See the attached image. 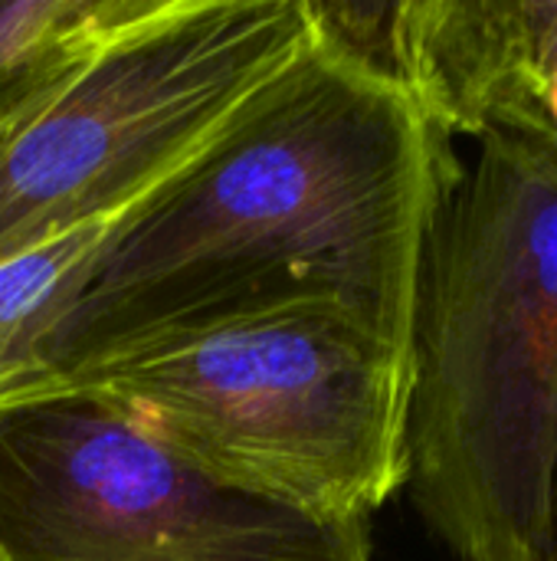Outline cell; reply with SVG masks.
<instances>
[{"instance_id":"obj_1","label":"cell","mask_w":557,"mask_h":561,"mask_svg":"<svg viewBox=\"0 0 557 561\" xmlns=\"http://www.w3.org/2000/svg\"><path fill=\"white\" fill-rule=\"evenodd\" d=\"M460 174L453 138L394 82L309 36L108 220L16 398L302 302L410 352L427 237Z\"/></svg>"},{"instance_id":"obj_2","label":"cell","mask_w":557,"mask_h":561,"mask_svg":"<svg viewBox=\"0 0 557 561\" xmlns=\"http://www.w3.org/2000/svg\"><path fill=\"white\" fill-rule=\"evenodd\" d=\"M557 158L479 138L427 237L404 490L456 561H552Z\"/></svg>"},{"instance_id":"obj_3","label":"cell","mask_w":557,"mask_h":561,"mask_svg":"<svg viewBox=\"0 0 557 561\" xmlns=\"http://www.w3.org/2000/svg\"><path fill=\"white\" fill-rule=\"evenodd\" d=\"M53 388L89 391L217 480L309 516L368 523L404 490L410 352L332 302L138 348Z\"/></svg>"},{"instance_id":"obj_4","label":"cell","mask_w":557,"mask_h":561,"mask_svg":"<svg viewBox=\"0 0 557 561\" xmlns=\"http://www.w3.org/2000/svg\"><path fill=\"white\" fill-rule=\"evenodd\" d=\"M305 39L302 0H171L0 131V266L118 217Z\"/></svg>"},{"instance_id":"obj_5","label":"cell","mask_w":557,"mask_h":561,"mask_svg":"<svg viewBox=\"0 0 557 561\" xmlns=\"http://www.w3.org/2000/svg\"><path fill=\"white\" fill-rule=\"evenodd\" d=\"M0 561H371V536L236 490L115 404L53 388L0 401Z\"/></svg>"},{"instance_id":"obj_6","label":"cell","mask_w":557,"mask_h":561,"mask_svg":"<svg viewBox=\"0 0 557 561\" xmlns=\"http://www.w3.org/2000/svg\"><path fill=\"white\" fill-rule=\"evenodd\" d=\"M391 79L450 138L557 158V0H397Z\"/></svg>"},{"instance_id":"obj_7","label":"cell","mask_w":557,"mask_h":561,"mask_svg":"<svg viewBox=\"0 0 557 561\" xmlns=\"http://www.w3.org/2000/svg\"><path fill=\"white\" fill-rule=\"evenodd\" d=\"M171 0H13L0 3V131L62 92L105 49Z\"/></svg>"},{"instance_id":"obj_8","label":"cell","mask_w":557,"mask_h":561,"mask_svg":"<svg viewBox=\"0 0 557 561\" xmlns=\"http://www.w3.org/2000/svg\"><path fill=\"white\" fill-rule=\"evenodd\" d=\"M105 227H82L0 266V401L39 378L43 339L89 279Z\"/></svg>"},{"instance_id":"obj_9","label":"cell","mask_w":557,"mask_h":561,"mask_svg":"<svg viewBox=\"0 0 557 561\" xmlns=\"http://www.w3.org/2000/svg\"><path fill=\"white\" fill-rule=\"evenodd\" d=\"M552 561H557V463H555V493H552Z\"/></svg>"}]
</instances>
